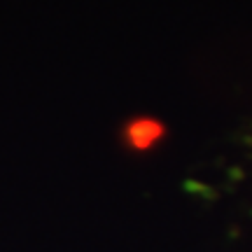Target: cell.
Listing matches in <instances>:
<instances>
[{
	"label": "cell",
	"mask_w": 252,
	"mask_h": 252,
	"mask_svg": "<svg viewBox=\"0 0 252 252\" xmlns=\"http://www.w3.org/2000/svg\"><path fill=\"white\" fill-rule=\"evenodd\" d=\"M166 135V128L159 119L152 117H138L133 122H128L124 128V140L126 145L135 150V152H147L154 145Z\"/></svg>",
	"instance_id": "obj_1"
}]
</instances>
